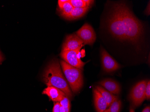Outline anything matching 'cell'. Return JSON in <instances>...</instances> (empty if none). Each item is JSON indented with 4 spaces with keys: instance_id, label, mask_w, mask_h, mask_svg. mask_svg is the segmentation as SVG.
<instances>
[{
    "instance_id": "6da1fadb",
    "label": "cell",
    "mask_w": 150,
    "mask_h": 112,
    "mask_svg": "<svg viewBox=\"0 0 150 112\" xmlns=\"http://www.w3.org/2000/svg\"><path fill=\"white\" fill-rule=\"evenodd\" d=\"M108 21L109 31L121 40L137 43L144 33V26L124 3L113 6Z\"/></svg>"
},
{
    "instance_id": "7a4b0ae2",
    "label": "cell",
    "mask_w": 150,
    "mask_h": 112,
    "mask_svg": "<svg viewBox=\"0 0 150 112\" xmlns=\"http://www.w3.org/2000/svg\"><path fill=\"white\" fill-rule=\"evenodd\" d=\"M42 80L47 87H57L64 92L67 97L72 98V93L70 87L61 71L58 61L53 60L50 62L45 70Z\"/></svg>"
},
{
    "instance_id": "3957f363",
    "label": "cell",
    "mask_w": 150,
    "mask_h": 112,
    "mask_svg": "<svg viewBox=\"0 0 150 112\" xmlns=\"http://www.w3.org/2000/svg\"><path fill=\"white\" fill-rule=\"evenodd\" d=\"M60 64L66 79L73 93L80 91L83 85L82 70L73 67L63 60L60 61Z\"/></svg>"
},
{
    "instance_id": "277c9868",
    "label": "cell",
    "mask_w": 150,
    "mask_h": 112,
    "mask_svg": "<svg viewBox=\"0 0 150 112\" xmlns=\"http://www.w3.org/2000/svg\"><path fill=\"white\" fill-rule=\"evenodd\" d=\"M147 82V80L139 82L131 89L129 100L133 104V107L136 108L139 106L145 100V89Z\"/></svg>"
},
{
    "instance_id": "5b68a950",
    "label": "cell",
    "mask_w": 150,
    "mask_h": 112,
    "mask_svg": "<svg viewBox=\"0 0 150 112\" xmlns=\"http://www.w3.org/2000/svg\"><path fill=\"white\" fill-rule=\"evenodd\" d=\"M81 49L79 48L77 50L71 51H62L60 54L61 57L70 65L83 70L86 63L82 61L78 55Z\"/></svg>"
},
{
    "instance_id": "8992f818",
    "label": "cell",
    "mask_w": 150,
    "mask_h": 112,
    "mask_svg": "<svg viewBox=\"0 0 150 112\" xmlns=\"http://www.w3.org/2000/svg\"><path fill=\"white\" fill-rule=\"evenodd\" d=\"M76 34L83 41L84 45H92L96 39L94 29L87 23H85L76 32Z\"/></svg>"
},
{
    "instance_id": "52a82bcc",
    "label": "cell",
    "mask_w": 150,
    "mask_h": 112,
    "mask_svg": "<svg viewBox=\"0 0 150 112\" xmlns=\"http://www.w3.org/2000/svg\"><path fill=\"white\" fill-rule=\"evenodd\" d=\"M101 55L102 66L104 71L110 73L120 68L119 64L103 48H101Z\"/></svg>"
},
{
    "instance_id": "ba28073f",
    "label": "cell",
    "mask_w": 150,
    "mask_h": 112,
    "mask_svg": "<svg viewBox=\"0 0 150 112\" xmlns=\"http://www.w3.org/2000/svg\"><path fill=\"white\" fill-rule=\"evenodd\" d=\"M83 46V41L76 34L69 35L63 44L62 51L77 50Z\"/></svg>"
},
{
    "instance_id": "9c48e42d",
    "label": "cell",
    "mask_w": 150,
    "mask_h": 112,
    "mask_svg": "<svg viewBox=\"0 0 150 112\" xmlns=\"http://www.w3.org/2000/svg\"><path fill=\"white\" fill-rule=\"evenodd\" d=\"M42 94L47 95L50 99L54 102H59L66 96L64 92L54 87H47L42 92Z\"/></svg>"
},
{
    "instance_id": "30bf717a",
    "label": "cell",
    "mask_w": 150,
    "mask_h": 112,
    "mask_svg": "<svg viewBox=\"0 0 150 112\" xmlns=\"http://www.w3.org/2000/svg\"><path fill=\"white\" fill-rule=\"evenodd\" d=\"M99 85L114 95H119L121 91L119 84L111 79L103 80L99 82Z\"/></svg>"
},
{
    "instance_id": "8fae6325",
    "label": "cell",
    "mask_w": 150,
    "mask_h": 112,
    "mask_svg": "<svg viewBox=\"0 0 150 112\" xmlns=\"http://www.w3.org/2000/svg\"><path fill=\"white\" fill-rule=\"evenodd\" d=\"M94 106L97 112H103L108 108L106 101L100 92L95 88L93 89Z\"/></svg>"
},
{
    "instance_id": "7c38bea8",
    "label": "cell",
    "mask_w": 150,
    "mask_h": 112,
    "mask_svg": "<svg viewBox=\"0 0 150 112\" xmlns=\"http://www.w3.org/2000/svg\"><path fill=\"white\" fill-rule=\"evenodd\" d=\"M98 91L100 92L103 97L104 98L107 103L108 107L110 106L111 104L115 100L119 98L118 96H115L112 94L111 92L100 86H96L95 87Z\"/></svg>"
},
{
    "instance_id": "4fadbf2b",
    "label": "cell",
    "mask_w": 150,
    "mask_h": 112,
    "mask_svg": "<svg viewBox=\"0 0 150 112\" xmlns=\"http://www.w3.org/2000/svg\"><path fill=\"white\" fill-rule=\"evenodd\" d=\"M90 8V7H87L86 8H74L72 12L64 18L67 20H72L81 18L87 12Z\"/></svg>"
},
{
    "instance_id": "5bb4252c",
    "label": "cell",
    "mask_w": 150,
    "mask_h": 112,
    "mask_svg": "<svg viewBox=\"0 0 150 112\" xmlns=\"http://www.w3.org/2000/svg\"><path fill=\"white\" fill-rule=\"evenodd\" d=\"M94 1L91 0H69L73 8H86L90 7L94 3Z\"/></svg>"
},
{
    "instance_id": "9a60e30c",
    "label": "cell",
    "mask_w": 150,
    "mask_h": 112,
    "mask_svg": "<svg viewBox=\"0 0 150 112\" xmlns=\"http://www.w3.org/2000/svg\"><path fill=\"white\" fill-rule=\"evenodd\" d=\"M73 7L69 2V0L68 1L63 4L62 6L58 8V11L60 15L65 18L69 15L73 11Z\"/></svg>"
},
{
    "instance_id": "2e32d148",
    "label": "cell",
    "mask_w": 150,
    "mask_h": 112,
    "mask_svg": "<svg viewBox=\"0 0 150 112\" xmlns=\"http://www.w3.org/2000/svg\"><path fill=\"white\" fill-rule=\"evenodd\" d=\"M121 106L122 103L121 101L118 98L111 104L108 109L109 112H120Z\"/></svg>"
},
{
    "instance_id": "e0dca14e",
    "label": "cell",
    "mask_w": 150,
    "mask_h": 112,
    "mask_svg": "<svg viewBox=\"0 0 150 112\" xmlns=\"http://www.w3.org/2000/svg\"><path fill=\"white\" fill-rule=\"evenodd\" d=\"M59 103L61 106L64 108L66 112H70L71 103L69 98L65 96Z\"/></svg>"
},
{
    "instance_id": "ac0fdd59",
    "label": "cell",
    "mask_w": 150,
    "mask_h": 112,
    "mask_svg": "<svg viewBox=\"0 0 150 112\" xmlns=\"http://www.w3.org/2000/svg\"><path fill=\"white\" fill-rule=\"evenodd\" d=\"M146 99L149 100L150 99V81L148 80L145 89Z\"/></svg>"
},
{
    "instance_id": "d6986e66",
    "label": "cell",
    "mask_w": 150,
    "mask_h": 112,
    "mask_svg": "<svg viewBox=\"0 0 150 112\" xmlns=\"http://www.w3.org/2000/svg\"><path fill=\"white\" fill-rule=\"evenodd\" d=\"M61 105L59 102H54L53 107V112H60V108Z\"/></svg>"
},
{
    "instance_id": "ffe728a7",
    "label": "cell",
    "mask_w": 150,
    "mask_h": 112,
    "mask_svg": "<svg viewBox=\"0 0 150 112\" xmlns=\"http://www.w3.org/2000/svg\"><path fill=\"white\" fill-rule=\"evenodd\" d=\"M69 0H59L58 1V6H59V8L62 6L63 4H64L65 2L68 1Z\"/></svg>"
},
{
    "instance_id": "44dd1931",
    "label": "cell",
    "mask_w": 150,
    "mask_h": 112,
    "mask_svg": "<svg viewBox=\"0 0 150 112\" xmlns=\"http://www.w3.org/2000/svg\"><path fill=\"white\" fill-rule=\"evenodd\" d=\"M147 6H148V8L147 7L146 9L145 13L146 15H150V2H149V4H148Z\"/></svg>"
},
{
    "instance_id": "7402d4cb",
    "label": "cell",
    "mask_w": 150,
    "mask_h": 112,
    "mask_svg": "<svg viewBox=\"0 0 150 112\" xmlns=\"http://www.w3.org/2000/svg\"><path fill=\"white\" fill-rule=\"evenodd\" d=\"M142 112H150V106L146 107L144 110H142Z\"/></svg>"
},
{
    "instance_id": "603a6c76",
    "label": "cell",
    "mask_w": 150,
    "mask_h": 112,
    "mask_svg": "<svg viewBox=\"0 0 150 112\" xmlns=\"http://www.w3.org/2000/svg\"><path fill=\"white\" fill-rule=\"evenodd\" d=\"M60 112H66L64 108L62 106H61L60 108Z\"/></svg>"
},
{
    "instance_id": "cb8c5ba5",
    "label": "cell",
    "mask_w": 150,
    "mask_h": 112,
    "mask_svg": "<svg viewBox=\"0 0 150 112\" xmlns=\"http://www.w3.org/2000/svg\"><path fill=\"white\" fill-rule=\"evenodd\" d=\"M3 60V56H2V54H1V53L0 52V63L2 62V61Z\"/></svg>"
},
{
    "instance_id": "d4e9b609",
    "label": "cell",
    "mask_w": 150,
    "mask_h": 112,
    "mask_svg": "<svg viewBox=\"0 0 150 112\" xmlns=\"http://www.w3.org/2000/svg\"><path fill=\"white\" fill-rule=\"evenodd\" d=\"M129 112H135L134 109L132 107V106L130 107V108H129Z\"/></svg>"
},
{
    "instance_id": "484cf974",
    "label": "cell",
    "mask_w": 150,
    "mask_h": 112,
    "mask_svg": "<svg viewBox=\"0 0 150 112\" xmlns=\"http://www.w3.org/2000/svg\"><path fill=\"white\" fill-rule=\"evenodd\" d=\"M103 112H109L108 111V109H106V110H105V111H104Z\"/></svg>"
}]
</instances>
